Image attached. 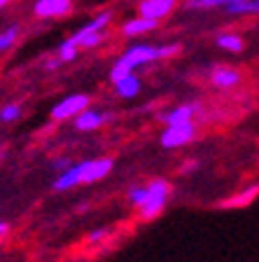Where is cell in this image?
I'll list each match as a JSON object with an SVG mask.
<instances>
[{
  "label": "cell",
  "mask_w": 259,
  "mask_h": 262,
  "mask_svg": "<svg viewBox=\"0 0 259 262\" xmlns=\"http://www.w3.org/2000/svg\"><path fill=\"white\" fill-rule=\"evenodd\" d=\"M175 5H178V0H140L138 3V14L161 21L163 16H168L175 10Z\"/></svg>",
  "instance_id": "cell-10"
},
{
  "label": "cell",
  "mask_w": 259,
  "mask_h": 262,
  "mask_svg": "<svg viewBox=\"0 0 259 262\" xmlns=\"http://www.w3.org/2000/svg\"><path fill=\"white\" fill-rule=\"evenodd\" d=\"M19 35H21V28L16 26V24H12V26L3 28V31H0V54L14 47L16 40H19Z\"/></svg>",
  "instance_id": "cell-18"
},
{
  "label": "cell",
  "mask_w": 259,
  "mask_h": 262,
  "mask_svg": "<svg viewBox=\"0 0 259 262\" xmlns=\"http://www.w3.org/2000/svg\"><path fill=\"white\" fill-rule=\"evenodd\" d=\"M140 89H143V82L135 73H129V75L119 77L114 82V92L119 94V98H135L140 94Z\"/></svg>",
  "instance_id": "cell-15"
},
{
  "label": "cell",
  "mask_w": 259,
  "mask_h": 262,
  "mask_svg": "<svg viewBox=\"0 0 259 262\" xmlns=\"http://www.w3.org/2000/svg\"><path fill=\"white\" fill-rule=\"evenodd\" d=\"M110 120H112V113H108V110L86 108V110H82L77 117H73L70 122L77 131H96V129L108 124Z\"/></svg>",
  "instance_id": "cell-5"
},
{
  "label": "cell",
  "mask_w": 259,
  "mask_h": 262,
  "mask_svg": "<svg viewBox=\"0 0 259 262\" xmlns=\"http://www.w3.org/2000/svg\"><path fill=\"white\" fill-rule=\"evenodd\" d=\"M238 0H184L187 10H213V7H227Z\"/></svg>",
  "instance_id": "cell-19"
},
{
  "label": "cell",
  "mask_w": 259,
  "mask_h": 262,
  "mask_svg": "<svg viewBox=\"0 0 259 262\" xmlns=\"http://www.w3.org/2000/svg\"><path fill=\"white\" fill-rule=\"evenodd\" d=\"M241 80H243L241 71H236L231 66H217L210 71V84L217 89H233L241 84Z\"/></svg>",
  "instance_id": "cell-12"
},
{
  "label": "cell",
  "mask_w": 259,
  "mask_h": 262,
  "mask_svg": "<svg viewBox=\"0 0 259 262\" xmlns=\"http://www.w3.org/2000/svg\"><path fill=\"white\" fill-rule=\"evenodd\" d=\"M257 196H259V183L257 185L245 187V190L233 192V194L224 196V199H220V202L215 204V208H224V211H231V208H245V206H250Z\"/></svg>",
  "instance_id": "cell-9"
},
{
  "label": "cell",
  "mask_w": 259,
  "mask_h": 262,
  "mask_svg": "<svg viewBox=\"0 0 259 262\" xmlns=\"http://www.w3.org/2000/svg\"><path fill=\"white\" fill-rule=\"evenodd\" d=\"M77 54H80V47L73 45L70 40H63V42L59 45V49H56V56L61 59V63H70V61H75Z\"/></svg>",
  "instance_id": "cell-20"
},
{
  "label": "cell",
  "mask_w": 259,
  "mask_h": 262,
  "mask_svg": "<svg viewBox=\"0 0 259 262\" xmlns=\"http://www.w3.org/2000/svg\"><path fill=\"white\" fill-rule=\"evenodd\" d=\"M145 185H147V199L143 206H138V215H140V220H154L163 213L173 187L166 178H154L150 183H145Z\"/></svg>",
  "instance_id": "cell-2"
},
{
  "label": "cell",
  "mask_w": 259,
  "mask_h": 262,
  "mask_svg": "<svg viewBox=\"0 0 259 262\" xmlns=\"http://www.w3.org/2000/svg\"><path fill=\"white\" fill-rule=\"evenodd\" d=\"M157 28H159L157 19H147V16L138 14V16H133V19H129V21H124L122 35H124V38H140V35H147V33L157 31Z\"/></svg>",
  "instance_id": "cell-14"
},
{
  "label": "cell",
  "mask_w": 259,
  "mask_h": 262,
  "mask_svg": "<svg viewBox=\"0 0 259 262\" xmlns=\"http://www.w3.org/2000/svg\"><path fill=\"white\" fill-rule=\"evenodd\" d=\"M114 169V159L112 157H96V159H86V169H84V185L98 183L105 176H110V171Z\"/></svg>",
  "instance_id": "cell-11"
},
{
  "label": "cell",
  "mask_w": 259,
  "mask_h": 262,
  "mask_svg": "<svg viewBox=\"0 0 259 262\" xmlns=\"http://www.w3.org/2000/svg\"><path fill=\"white\" fill-rule=\"evenodd\" d=\"M21 105L19 103H7L0 108V122H5V124H12V122H16L19 117H21Z\"/></svg>",
  "instance_id": "cell-21"
},
{
  "label": "cell",
  "mask_w": 259,
  "mask_h": 262,
  "mask_svg": "<svg viewBox=\"0 0 259 262\" xmlns=\"http://www.w3.org/2000/svg\"><path fill=\"white\" fill-rule=\"evenodd\" d=\"M217 45H220L222 49H227V52H233V54H238V52H243L245 49V40L238 35V33H220L217 35Z\"/></svg>",
  "instance_id": "cell-16"
},
{
  "label": "cell",
  "mask_w": 259,
  "mask_h": 262,
  "mask_svg": "<svg viewBox=\"0 0 259 262\" xmlns=\"http://www.w3.org/2000/svg\"><path fill=\"white\" fill-rule=\"evenodd\" d=\"M199 166V162H189V164H182V171L180 173H187V169H196Z\"/></svg>",
  "instance_id": "cell-28"
},
{
  "label": "cell",
  "mask_w": 259,
  "mask_h": 262,
  "mask_svg": "<svg viewBox=\"0 0 259 262\" xmlns=\"http://www.w3.org/2000/svg\"><path fill=\"white\" fill-rule=\"evenodd\" d=\"M112 16H114V14H112V10L98 12V14L91 19V21L84 24V26H82L80 31H75L68 40H70L73 45H77V47H80V42L86 38V35H91V33H101V31H108V26L112 24Z\"/></svg>",
  "instance_id": "cell-8"
},
{
  "label": "cell",
  "mask_w": 259,
  "mask_h": 262,
  "mask_svg": "<svg viewBox=\"0 0 259 262\" xmlns=\"http://www.w3.org/2000/svg\"><path fill=\"white\" fill-rule=\"evenodd\" d=\"M7 234H10V225H7V223H0V241L5 239Z\"/></svg>",
  "instance_id": "cell-27"
},
{
  "label": "cell",
  "mask_w": 259,
  "mask_h": 262,
  "mask_svg": "<svg viewBox=\"0 0 259 262\" xmlns=\"http://www.w3.org/2000/svg\"><path fill=\"white\" fill-rule=\"evenodd\" d=\"M86 108H91V96H89V94H70V96H63L59 103L52 105L49 117L54 122H65V120L77 117V115Z\"/></svg>",
  "instance_id": "cell-3"
},
{
  "label": "cell",
  "mask_w": 259,
  "mask_h": 262,
  "mask_svg": "<svg viewBox=\"0 0 259 262\" xmlns=\"http://www.w3.org/2000/svg\"><path fill=\"white\" fill-rule=\"evenodd\" d=\"M108 236H110V229L108 227H101V229H93L91 234L86 236V241H89V244H98V241L108 239Z\"/></svg>",
  "instance_id": "cell-25"
},
{
  "label": "cell",
  "mask_w": 259,
  "mask_h": 262,
  "mask_svg": "<svg viewBox=\"0 0 259 262\" xmlns=\"http://www.w3.org/2000/svg\"><path fill=\"white\" fill-rule=\"evenodd\" d=\"M196 124L194 120H189V122H180V124H168L163 126L161 131V145L168 147V150H175V147H182L187 145V143H192L196 138Z\"/></svg>",
  "instance_id": "cell-4"
},
{
  "label": "cell",
  "mask_w": 259,
  "mask_h": 262,
  "mask_svg": "<svg viewBox=\"0 0 259 262\" xmlns=\"http://www.w3.org/2000/svg\"><path fill=\"white\" fill-rule=\"evenodd\" d=\"M147 199V185H133L129 190V202L133 206H143Z\"/></svg>",
  "instance_id": "cell-22"
},
{
  "label": "cell",
  "mask_w": 259,
  "mask_h": 262,
  "mask_svg": "<svg viewBox=\"0 0 259 262\" xmlns=\"http://www.w3.org/2000/svg\"><path fill=\"white\" fill-rule=\"evenodd\" d=\"M73 164H75V162H73V159L68 157V155H63V157H56L54 162H52V166H54V171H59V173H61V171L70 169Z\"/></svg>",
  "instance_id": "cell-24"
},
{
  "label": "cell",
  "mask_w": 259,
  "mask_h": 262,
  "mask_svg": "<svg viewBox=\"0 0 259 262\" xmlns=\"http://www.w3.org/2000/svg\"><path fill=\"white\" fill-rule=\"evenodd\" d=\"M180 49H182L180 42H171V45L135 42V45H131V47L124 49V54L112 63V68H110V82L114 84L119 77L129 75V73H135L138 68H143V66H150V63H154V61L171 59V56L180 54Z\"/></svg>",
  "instance_id": "cell-1"
},
{
  "label": "cell",
  "mask_w": 259,
  "mask_h": 262,
  "mask_svg": "<svg viewBox=\"0 0 259 262\" xmlns=\"http://www.w3.org/2000/svg\"><path fill=\"white\" fill-rule=\"evenodd\" d=\"M105 35H108V31H101V33H91V35H86V38L80 42V49H93V47H98V45H103Z\"/></svg>",
  "instance_id": "cell-23"
},
{
  "label": "cell",
  "mask_w": 259,
  "mask_h": 262,
  "mask_svg": "<svg viewBox=\"0 0 259 262\" xmlns=\"http://www.w3.org/2000/svg\"><path fill=\"white\" fill-rule=\"evenodd\" d=\"M73 12V0H35L33 14L38 19H61Z\"/></svg>",
  "instance_id": "cell-6"
},
{
  "label": "cell",
  "mask_w": 259,
  "mask_h": 262,
  "mask_svg": "<svg viewBox=\"0 0 259 262\" xmlns=\"http://www.w3.org/2000/svg\"><path fill=\"white\" fill-rule=\"evenodd\" d=\"M59 66H61V59L56 56V59H49L47 63H44V68H47V71H54V68H59Z\"/></svg>",
  "instance_id": "cell-26"
},
{
  "label": "cell",
  "mask_w": 259,
  "mask_h": 262,
  "mask_svg": "<svg viewBox=\"0 0 259 262\" xmlns=\"http://www.w3.org/2000/svg\"><path fill=\"white\" fill-rule=\"evenodd\" d=\"M84 169H86V159L84 162H77L73 164L70 169L61 171L54 180V192H68V190H75L77 185H84Z\"/></svg>",
  "instance_id": "cell-7"
},
{
  "label": "cell",
  "mask_w": 259,
  "mask_h": 262,
  "mask_svg": "<svg viewBox=\"0 0 259 262\" xmlns=\"http://www.w3.org/2000/svg\"><path fill=\"white\" fill-rule=\"evenodd\" d=\"M10 3H12V0H0V10H3V7H7Z\"/></svg>",
  "instance_id": "cell-29"
},
{
  "label": "cell",
  "mask_w": 259,
  "mask_h": 262,
  "mask_svg": "<svg viewBox=\"0 0 259 262\" xmlns=\"http://www.w3.org/2000/svg\"><path fill=\"white\" fill-rule=\"evenodd\" d=\"M199 113H201V103H182V105H175V108H171V110H166V113H161V115H159V120L163 122V126H168V124H180V122L194 120Z\"/></svg>",
  "instance_id": "cell-13"
},
{
  "label": "cell",
  "mask_w": 259,
  "mask_h": 262,
  "mask_svg": "<svg viewBox=\"0 0 259 262\" xmlns=\"http://www.w3.org/2000/svg\"><path fill=\"white\" fill-rule=\"evenodd\" d=\"M224 10L229 14L236 16H250V14H259V0H238V3H231Z\"/></svg>",
  "instance_id": "cell-17"
}]
</instances>
